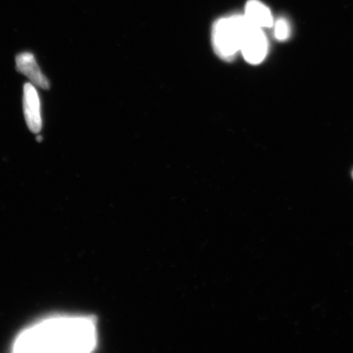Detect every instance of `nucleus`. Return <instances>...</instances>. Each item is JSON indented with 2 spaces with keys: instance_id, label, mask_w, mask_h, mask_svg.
<instances>
[{
  "instance_id": "obj_1",
  "label": "nucleus",
  "mask_w": 353,
  "mask_h": 353,
  "mask_svg": "<svg viewBox=\"0 0 353 353\" xmlns=\"http://www.w3.org/2000/svg\"><path fill=\"white\" fill-rule=\"evenodd\" d=\"M94 320L83 316L54 317L21 332L13 343L15 352H90L97 346Z\"/></svg>"
},
{
  "instance_id": "obj_2",
  "label": "nucleus",
  "mask_w": 353,
  "mask_h": 353,
  "mask_svg": "<svg viewBox=\"0 0 353 353\" xmlns=\"http://www.w3.org/2000/svg\"><path fill=\"white\" fill-rule=\"evenodd\" d=\"M249 21L245 16L236 15L220 19L214 26L213 42L218 54L229 59L241 50L243 35Z\"/></svg>"
},
{
  "instance_id": "obj_3",
  "label": "nucleus",
  "mask_w": 353,
  "mask_h": 353,
  "mask_svg": "<svg viewBox=\"0 0 353 353\" xmlns=\"http://www.w3.org/2000/svg\"><path fill=\"white\" fill-rule=\"evenodd\" d=\"M268 48L267 38L262 28L251 24L249 21L241 46V51L245 59L251 64H259L266 57Z\"/></svg>"
},
{
  "instance_id": "obj_4",
  "label": "nucleus",
  "mask_w": 353,
  "mask_h": 353,
  "mask_svg": "<svg viewBox=\"0 0 353 353\" xmlns=\"http://www.w3.org/2000/svg\"><path fill=\"white\" fill-rule=\"evenodd\" d=\"M23 108L29 130L38 134L42 129L41 101L33 83H28L24 86Z\"/></svg>"
},
{
  "instance_id": "obj_5",
  "label": "nucleus",
  "mask_w": 353,
  "mask_h": 353,
  "mask_svg": "<svg viewBox=\"0 0 353 353\" xmlns=\"http://www.w3.org/2000/svg\"><path fill=\"white\" fill-rule=\"evenodd\" d=\"M17 69L21 74L30 79L33 85L41 87L43 90H50V83L42 73L30 52H23L16 57Z\"/></svg>"
},
{
  "instance_id": "obj_6",
  "label": "nucleus",
  "mask_w": 353,
  "mask_h": 353,
  "mask_svg": "<svg viewBox=\"0 0 353 353\" xmlns=\"http://www.w3.org/2000/svg\"><path fill=\"white\" fill-rule=\"evenodd\" d=\"M244 16L251 24L259 28H272L273 25L270 10L259 0H250L246 3Z\"/></svg>"
},
{
  "instance_id": "obj_7",
  "label": "nucleus",
  "mask_w": 353,
  "mask_h": 353,
  "mask_svg": "<svg viewBox=\"0 0 353 353\" xmlns=\"http://www.w3.org/2000/svg\"><path fill=\"white\" fill-rule=\"evenodd\" d=\"M275 37L278 41H284L289 39L290 26L289 22L284 19L277 20L275 24Z\"/></svg>"
},
{
  "instance_id": "obj_8",
  "label": "nucleus",
  "mask_w": 353,
  "mask_h": 353,
  "mask_svg": "<svg viewBox=\"0 0 353 353\" xmlns=\"http://www.w3.org/2000/svg\"><path fill=\"white\" fill-rule=\"evenodd\" d=\"M37 140V142H39V143L42 142V140H43L42 136H38Z\"/></svg>"
},
{
  "instance_id": "obj_9",
  "label": "nucleus",
  "mask_w": 353,
  "mask_h": 353,
  "mask_svg": "<svg viewBox=\"0 0 353 353\" xmlns=\"http://www.w3.org/2000/svg\"><path fill=\"white\" fill-rule=\"evenodd\" d=\"M352 178H353V171H352Z\"/></svg>"
}]
</instances>
